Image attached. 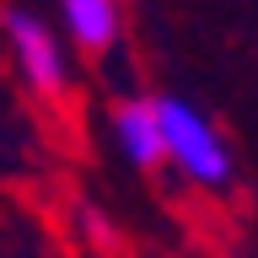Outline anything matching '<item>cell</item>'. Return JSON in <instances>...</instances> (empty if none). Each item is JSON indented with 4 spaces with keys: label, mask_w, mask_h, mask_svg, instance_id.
<instances>
[{
    "label": "cell",
    "mask_w": 258,
    "mask_h": 258,
    "mask_svg": "<svg viewBox=\"0 0 258 258\" xmlns=\"http://www.w3.org/2000/svg\"><path fill=\"white\" fill-rule=\"evenodd\" d=\"M156 118H161V151L177 172L199 183V188H226L237 177L231 145L188 97H156Z\"/></svg>",
    "instance_id": "obj_1"
},
{
    "label": "cell",
    "mask_w": 258,
    "mask_h": 258,
    "mask_svg": "<svg viewBox=\"0 0 258 258\" xmlns=\"http://www.w3.org/2000/svg\"><path fill=\"white\" fill-rule=\"evenodd\" d=\"M0 32H6V43H11V59H16V70H22V81H27L38 97H59L64 86H70L64 43L54 38V27H48L43 16L11 6V11L0 16Z\"/></svg>",
    "instance_id": "obj_2"
},
{
    "label": "cell",
    "mask_w": 258,
    "mask_h": 258,
    "mask_svg": "<svg viewBox=\"0 0 258 258\" xmlns=\"http://www.w3.org/2000/svg\"><path fill=\"white\" fill-rule=\"evenodd\" d=\"M113 140L135 167H161V118H156V97H129L113 108Z\"/></svg>",
    "instance_id": "obj_3"
},
{
    "label": "cell",
    "mask_w": 258,
    "mask_h": 258,
    "mask_svg": "<svg viewBox=\"0 0 258 258\" xmlns=\"http://www.w3.org/2000/svg\"><path fill=\"white\" fill-rule=\"evenodd\" d=\"M59 16L86 54H108L118 38V0H59Z\"/></svg>",
    "instance_id": "obj_4"
}]
</instances>
